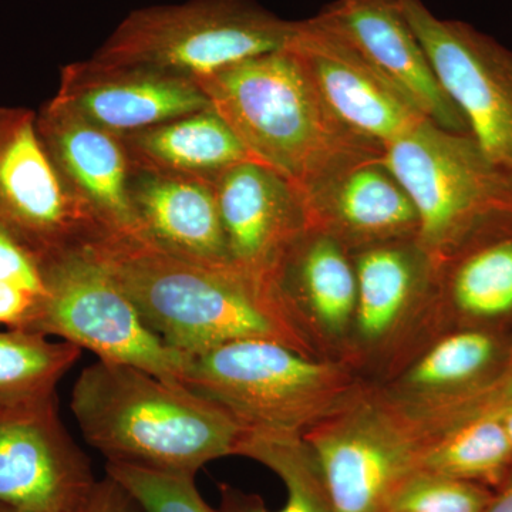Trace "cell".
<instances>
[{
    "label": "cell",
    "mask_w": 512,
    "mask_h": 512,
    "mask_svg": "<svg viewBox=\"0 0 512 512\" xmlns=\"http://www.w3.org/2000/svg\"><path fill=\"white\" fill-rule=\"evenodd\" d=\"M87 248L180 356L241 339L276 340L306 355L305 333L269 282L185 261L141 238L101 235Z\"/></svg>",
    "instance_id": "6da1fadb"
},
{
    "label": "cell",
    "mask_w": 512,
    "mask_h": 512,
    "mask_svg": "<svg viewBox=\"0 0 512 512\" xmlns=\"http://www.w3.org/2000/svg\"><path fill=\"white\" fill-rule=\"evenodd\" d=\"M70 409L83 439L107 464L195 477L237 456L245 429L184 384L140 367L97 360L74 382Z\"/></svg>",
    "instance_id": "7a4b0ae2"
},
{
    "label": "cell",
    "mask_w": 512,
    "mask_h": 512,
    "mask_svg": "<svg viewBox=\"0 0 512 512\" xmlns=\"http://www.w3.org/2000/svg\"><path fill=\"white\" fill-rule=\"evenodd\" d=\"M197 84L251 157L296 188L343 158L383 154L330 114L288 47L234 64Z\"/></svg>",
    "instance_id": "3957f363"
},
{
    "label": "cell",
    "mask_w": 512,
    "mask_h": 512,
    "mask_svg": "<svg viewBox=\"0 0 512 512\" xmlns=\"http://www.w3.org/2000/svg\"><path fill=\"white\" fill-rule=\"evenodd\" d=\"M181 383L245 431L305 434L357 394L355 379L271 339H241L183 356Z\"/></svg>",
    "instance_id": "277c9868"
},
{
    "label": "cell",
    "mask_w": 512,
    "mask_h": 512,
    "mask_svg": "<svg viewBox=\"0 0 512 512\" xmlns=\"http://www.w3.org/2000/svg\"><path fill=\"white\" fill-rule=\"evenodd\" d=\"M296 30L298 20L279 18L255 0H187L128 13L90 59L197 83L285 49Z\"/></svg>",
    "instance_id": "5b68a950"
},
{
    "label": "cell",
    "mask_w": 512,
    "mask_h": 512,
    "mask_svg": "<svg viewBox=\"0 0 512 512\" xmlns=\"http://www.w3.org/2000/svg\"><path fill=\"white\" fill-rule=\"evenodd\" d=\"M383 161L416 208L417 244L434 265L478 225L512 211L511 171L470 134L426 120L384 148Z\"/></svg>",
    "instance_id": "8992f818"
},
{
    "label": "cell",
    "mask_w": 512,
    "mask_h": 512,
    "mask_svg": "<svg viewBox=\"0 0 512 512\" xmlns=\"http://www.w3.org/2000/svg\"><path fill=\"white\" fill-rule=\"evenodd\" d=\"M40 268L46 295L29 332L73 343L97 360L140 367L181 383L183 356L148 328L130 296L89 248L46 256Z\"/></svg>",
    "instance_id": "52a82bcc"
},
{
    "label": "cell",
    "mask_w": 512,
    "mask_h": 512,
    "mask_svg": "<svg viewBox=\"0 0 512 512\" xmlns=\"http://www.w3.org/2000/svg\"><path fill=\"white\" fill-rule=\"evenodd\" d=\"M303 437L335 512H389L404 484L423 471L427 441L403 407L359 393Z\"/></svg>",
    "instance_id": "ba28073f"
},
{
    "label": "cell",
    "mask_w": 512,
    "mask_h": 512,
    "mask_svg": "<svg viewBox=\"0 0 512 512\" xmlns=\"http://www.w3.org/2000/svg\"><path fill=\"white\" fill-rule=\"evenodd\" d=\"M400 6L468 134L512 173V50L470 23L439 18L423 0Z\"/></svg>",
    "instance_id": "9c48e42d"
},
{
    "label": "cell",
    "mask_w": 512,
    "mask_h": 512,
    "mask_svg": "<svg viewBox=\"0 0 512 512\" xmlns=\"http://www.w3.org/2000/svg\"><path fill=\"white\" fill-rule=\"evenodd\" d=\"M0 229L37 258L84 248L103 232L47 156L36 111L0 106Z\"/></svg>",
    "instance_id": "30bf717a"
},
{
    "label": "cell",
    "mask_w": 512,
    "mask_h": 512,
    "mask_svg": "<svg viewBox=\"0 0 512 512\" xmlns=\"http://www.w3.org/2000/svg\"><path fill=\"white\" fill-rule=\"evenodd\" d=\"M97 481L89 457L64 426L57 393L0 404V505L80 512Z\"/></svg>",
    "instance_id": "8fae6325"
},
{
    "label": "cell",
    "mask_w": 512,
    "mask_h": 512,
    "mask_svg": "<svg viewBox=\"0 0 512 512\" xmlns=\"http://www.w3.org/2000/svg\"><path fill=\"white\" fill-rule=\"evenodd\" d=\"M320 100L353 136L380 150L429 120L375 67L312 18L298 20L286 46Z\"/></svg>",
    "instance_id": "7c38bea8"
},
{
    "label": "cell",
    "mask_w": 512,
    "mask_h": 512,
    "mask_svg": "<svg viewBox=\"0 0 512 512\" xmlns=\"http://www.w3.org/2000/svg\"><path fill=\"white\" fill-rule=\"evenodd\" d=\"M298 190L308 228L335 238L352 254L419 234L416 208L383 154L343 158Z\"/></svg>",
    "instance_id": "4fadbf2b"
},
{
    "label": "cell",
    "mask_w": 512,
    "mask_h": 512,
    "mask_svg": "<svg viewBox=\"0 0 512 512\" xmlns=\"http://www.w3.org/2000/svg\"><path fill=\"white\" fill-rule=\"evenodd\" d=\"M36 126L57 174L101 235L140 238L123 138L84 119L56 96L36 111Z\"/></svg>",
    "instance_id": "5bb4252c"
},
{
    "label": "cell",
    "mask_w": 512,
    "mask_h": 512,
    "mask_svg": "<svg viewBox=\"0 0 512 512\" xmlns=\"http://www.w3.org/2000/svg\"><path fill=\"white\" fill-rule=\"evenodd\" d=\"M375 67L437 126L467 133L400 0H333L312 18Z\"/></svg>",
    "instance_id": "9a60e30c"
},
{
    "label": "cell",
    "mask_w": 512,
    "mask_h": 512,
    "mask_svg": "<svg viewBox=\"0 0 512 512\" xmlns=\"http://www.w3.org/2000/svg\"><path fill=\"white\" fill-rule=\"evenodd\" d=\"M214 190L231 265L268 282L286 248L308 228L301 192L254 160L218 175Z\"/></svg>",
    "instance_id": "2e32d148"
},
{
    "label": "cell",
    "mask_w": 512,
    "mask_h": 512,
    "mask_svg": "<svg viewBox=\"0 0 512 512\" xmlns=\"http://www.w3.org/2000/svg\"><path fill=\"white\" fill-rule=\"evenodd\" d=\"M55 96L84 119L120 137L211 107L192 80L93 59L64 66Z\"/></svg>",
    "instance_id": "e0dca14e"
},
{
    "label": "cell",
    "mask_w": 512,
    "mask_h": 512,
    "mask_svg": "<svg viewBox=\"0 0 512 512\" xmlns=\"http://www.w3.org/2000/svg\"><path fill=\"white\" fill-rule=\"evenodd\" d=\"M130 200L148 244L194 264L234 268L212 181L131 165Z\"/></svg>",
    "instance_id": "ac0fdd59"
},
{
    "label": "cell",
    "mask_w": 512,
    "mask_h": 512,
    "mask_svg": "<svg viewBox=\"0 0 512 512\" xmlns=\"http://www.w3.org/2000/svg\"><path fill=\"white\" fill-rule=\"evenodd\" d=\"M434 276L468 328L512 325V211L478 225L434 265Z\"/></svg>",
    "instance_id": "d6986e66"
},
{
    "label": "cell",
    "mask_w": 512,
    "mask_h": 512,
    "mask_svg": "<svg viewBox=\"0 0 512 512\" xmlns=\"http://www.w3.org/2000/svg\"><path fill=\"white\" fill-rule=\"evenodd\" d=\"M268 282L299 326L301 318H313L332 332H343L356 315L353 254L316 229L306 228L286 248Z\"/></svg>",
    "instance_id": "ffe728a7"
},
{
    "label": "cell",
    "mask_w": 512,
    "mask_h": 512,
    "mask_svg": "<svg viewBox=\"0 0 512 512\" xmlns=\"http://www.w3.org/2000/svg\"><path fill=\"white\" fill-rule=\"evenodd\" d=\"M121 138L133 167L212 183L228 168L254 160L212 107Z\"/></svg>",
    "instance_id": "44dd1931"
},
{
    "label": "cell",
    "mask_w": 512,
    "mask_h": 512,
    "mask_svg": "<svg viewBox=\"0 0 512 512\" xmlns=\"http://www.w3.org/2000/svg\"><path fill=\"white\" fill-rule=\"evenodd\" d=\"M357 278L356 322L367 338L382 336L434 275L417 239L389 242L353 254Z\"/></svg>",
    "instance_id": "7402d4cb"
},
{
    "label": "cell",
    "mask_w": 512,
    "mask_h": 512,
    "mask_svg": "<svg viewBox=\"0 0 512 512\" xmlns=\"http://www.w3.org/2000/svg\"><path fill=\"white\" fill-rule=\"evenodd\" d=\"M237 456L274 471L288 497L284 508L269 511L259 495L222 484L221 512H335L318 460L302 434L245 431Z\"/></svg>",
    "instance_id": "603a6c76"
},
{
    "label": "cell",
    "mask_w": 512,
    "mask_h": 512,
    "mask_svg": "<svg viewBox=\"0 0 512 512\" xmlns=\"http://www.w3.org/2000/svg\"><path fill=\"white\" fill-rule=\"evenodd\" d=\"M423 471L498 490L512 473V444L503 420L468 421L430 439Z\"/></svg>",
    "instance_id": "cb8c5ba5"
},
{
    "label": "cell",
    "mask_w": 512,
    "mask_h": 512,
    "mask_svg": "<svg viewBox=\"0 0 512 512\" xmlns=\"http://www.w3.org/2000/svg\"><path fill=\"white\" fill-rule=\"evenodd\" d=\"M512 352V333L458 330L440 340L413 367L407 382L429 394L463 392L500 370Z\"/></svg>",
    "instance_id": "d4e9b609"
},
{
    "label": "cell",
    "mask_w": 512,
    "mask_h": 512,
    "mask_svg": "<svg viewBox=\"0 0 512 512\" xmlns=\"http://www.w3.org/2000/svg\"><path fill=\"white\" fill-rule=\"evenodd\" d=\"M83 350L22 329L0 330V404L28 402L57 393Z\"/></svg>",
    "instance_id": "484cf974"
},
{
    "label": "cell",
    "mask_w": 512,
    "mask_h": 512,
    "mask_svg": "<svg viewBox=\"0 0 512 512\" xmlns=\"http://www.w3.org/2000/svg\"><path fill=\"white\" fill-rule=\"evenodd\" d=\"M403 410L427 441L468 421L504 416L512 410V352L483 383L463 392L429 394Z\"/></svg>",
    "instance_id": "4316f807"
},
{
    "label": "cell",
    "mask_w": 512,
    "mask_h": 512,
    "mask_svg": "<svg viewBox=\"0 0 512 512\" xmlns=\"http://www.w3.org/2000/svg\"><path fill=\"white\" fill-rule=\"evenodd\" d=\"M106 474L133 495L146 512H221L201 497L195 477L106 464Z\"/></svg>",
    "instance_id": "83f0119b"
},
{
    "label": "cell",
    "mask_w": 512,
    "mask_h": 512,
    "mask_svg": "<svg viewBox=\"0 0 512 512\" xmlns=\"http://www.w3.org/2000/svg\"><path fill=\"white\" fill-rule=\"evenodd\" d=\"M493 495L485 485L420 471L404 484L389 512H483Z\"/></svg>",
    "instance_id": "f1b7e54d"
},
{
    "label": "cell",
    "mask_w": 512,
    "mask_h": 512,
    "mask_svg": "<svg viewBox=\"0 0 512 512\" xmlns=\"http://www.w3.org/2000/svg\"><path fill=\"white\" fill-rule=\"evenodd\" d=\"M0 281L9 282L45 298L42 268L36 255L0 229Z\"/></svg>",
    "instance_id": "f546056e"
},
{
    "label": "cell",
    "mask_w": 512,
    "mask_h": 512,
    "mask_svg": "<svg viewBox=\"0 0 512 512\" xmlns=\"http://www.w3.org/2000/svg\"><path fill=\"white\" fill-rule=\"evenodd\" d=\"M42 296L0 281V326L29 330L39 312Z\"/></svg>",
    "instance_id": "4dcf8cb0"
},
{
    "label": "cell",
    "mask_w": 512,
    "mask_h": 512,
    "mask_svg": "<svg viewBox=\"0 0 512 512\" xmlns=\"http://www.w3.org/2000/svg\"><path fill=\"white\" fill-rule=\"evenodd\" d=\"M80 512H146L126 488L107 476L97 481L92 497Z\"/></svg>",
    "instance_id": "1f68e13d"
},
{
    "label": "cell",
    "mask_w": 512,
    "mask_h": 512,
    "mask_svg": "<svg viewBox=\"0 0 512 512\" xmlns=\"http://www.w3.org/2000/svg\"><path fill=\"white\" fill-rule=\"evenodd\" d=\"M483 512H512V473L497 491Z\"/></svg>",
    "instance_id": "d6a6232c"
},
{
    "label": "cell",
    "mask_w": 512,
    "mask_h": 512,
    "mask_svg": "<svg viewBox=\"0 0 512 512\" xmlns=\"http://www.w3.org/2000/svg\"><path fill=\"white\" fill-rule=\"evenodd\" d=\"M503 420L505 430H507L508 437H510V441L512 444V410L504 414V416L500 417Z\"/></svg>",
    "instance_id": "836d02e7"
},
{
    "label": "cell",
    "mask_w": 512,
    "mask_h": 512,
    "mask_svg": "<svg viewBox=\"0 0 512 512\" xmlns=\"http://www.w3.org/2000/svg\"><path fill=\"white\" fill-rule=\"evenodd\" d=\"M0 512H23V511L15 510V508L5 507V505H0Z\"/></svg>",
    "instance_id": "e575fe53"
}]
</instances>
